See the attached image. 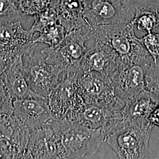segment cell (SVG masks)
Wrapping results in <instances>:
<instances>
[{"mask_svg": "<svg viewBox=\"0 0 159 159\" xmlns=\"http://www.w3.org/2000/svg\"><path fill=\"white\" fill-rule=\"evenodd\" d=\"M146 90L159 96V64L153 61L146 74Z\"/></svg>", "mask_w": 159, "mask_h": 159, "instance_id": "obj_23", "label": "cell"}, {"mask_svg": "<svg viewBox=\"0 0 159 159\" xmlns=\"http://www.w3.org/2000/svg\"><path fill=\"white\" fill-rule=\"evenodd\" d=\"M133 21L138 30L150 33L159 26L158 8L139 7L135 9Z\"/></svg>", "mask_w": 159, "mask_h": 159, "instance_id": "obj_19", "label": "cell"}, {"mask_svg": "<svg viewBox=\"0 0 159 159\" xmlns=\"http://www.w3.org/2000/svg\"><path fill=\"white\" fill-rule=\"evenodd\" d=\"M1 78L14 100L37 95L29 87L25 77L23 57L11 60L1 75Z\"/></svg>", "mask_w": 159, "mask_h": 159, "instance_id": "obj_15", "label": "cell"}, {"mask_svg": "<svg viewBox=\"0 0 159 159\" xmlns=\"http://www.w3.org/2000/svg\"><path fill=\"white\" fill-rule=\"evenodd\" d=\"M67 34L66 29L60 23H51L40 30L35 42L38 44L44 43L50 46H56Z\"/></svg>", "mask_w": 159, "mask_h": 159, "instance_id": "obj_21", "label": "cell"}, {"mask_svg": "<svg viewBox=\"0 0 159 159\" xmlns=\"http://www.w3.org/2000/svg\"><path fill=\"white\" fill-rule=\"evenodd\" d=\"M90 27L88 25L69 32L57 45L41 50L48 63L61 68L63 74L83 73L81 63L87 50Z\"/></svg>", "mask_w": 159, "mask_h": 159, "instance_id": "obj_3", "label": "cell"}, {"mask_svg": "<svg viewBox=\"0 0 159 159\" xmlns=\"http://www.w3.org/2000/svg\"><path fill=\"white\" fill-rule=\"evenodd\" d=\"M159 104V96L145 90L125 102L122 109L123 120L127 121L149 120L154 109Z\"/></svg>", "mask_w": 159, "mask_h": 159, "instance_id": "obj_18", "label": "cell"}, {"mask_svg": "<svg viewBox=\"0 0 159 159\" xmlns=\"http://www.w3.org/2000/svg\"><path fill=\"white\" fill-rule=\"evenodd\" d=\"M81 63L83 73L96 72L111 79L117 68V57L108 46L89 37Z\"/></svg>", "mask_w": 159, "mask_h": 159, "instance_id": "obj_12", "label": "cell"}, {"mask_svg": "<svg viewBox=\"0 0 159 159\" xmlns=\"http://www.w3.org/2000/svg\"><path fill=\"white\" fill-rule=\"evenodd\" d=\"M12 114L30 131L46 125L54 119L48 98L38 95L14 100Z\"/></svg>", "mask_w": 159, "mask_h": 159, "instance_id": "obj_11", "label": "cell"}, {"mask_svg": "<svg viewBox=\"0 0 159 159\" xmlns=\"http://www.w3.org/2000/svg\"><path fill=\"white\" fill-rule=\"evenodd\" d=\"M51 121L31 131L27 159H61L59 139Z\"/></svg>", "mask_w": 159, "mask_h": 159, "instance_id": "obj_13", "label": "cell"}, {"mask_svg": "<svg viewBox=\"0 0 159 159\" xmlns=\"http://www.w3.org/2000/svg\"><path fill=\"white\" fill-rule=\"evenodd\" d=\"M36 33L23 29L22 23L0 24V56L8 61L35 51Z\"/></svg>", "mask_w": 159, "mask_h": 159, "instance_id": "obj_10", "label": "cell"}, {"mask_svg": "<svg viewBox=\"0 0 159 159\" xmlns=\"http://www.w3.org/2000/svg\"><path fill=\"white\" fill-rule=\"evenodd\" d=\"M149 121L153 125L159 127V104L154 109L153 112L150 114Z\"/></svg>", "mask_w": 159, "mask_h": 159, "instance_id": "obj_28", "label": "cell"}, {"mask_svg": "<svg viewBox=\"0 0 159 159\" xmlns=\"http://www.w3.org/2000/svg\"><path fill=\"white\" fill-rule=\"evenodd\" d=\"M83 17L90 27L129 22L135 14L123 0H83Z\"/></svg>", "mask_w": 159, "mask_h": 159, "instance_id": "obj_9", "label": "cell"}, {"mask_svg": "<svg viewBox=\"0 0 159 159\" xmlns=\"http://www.w3.org/2000/svg\"><path fill=\"white\" fill-rule=\"evenodd\" d=\"M9 61H8L3 57L0 56V76H1V75L4 71Z\"/></svg>", "mask_w": 159, "mask_h": 159, "instance_id": "obj_29", "label": "cell"}, {"mask_svg": "<svg viewBox=\"0 0 159 159\" xmlns=\"http://www.w3.org/2000/svg\"><path fill=\"white\" fill-rule=\"evenodd\" d=\"M31 131L28 127L12 114L0 115V139L12 143L27 159V148Z\"/></svg>", "mask_w": 159, "mask_h": 159, "instance_id": "obj_16", "label": "cell"}, {"mask_svg": "<svg viewBox=\"0 0 159 159\" xmlns=\"http://www.w3.org/2000/svg\"><path fill=\"white\" fill-rule=\"evenodd\" d=\"M123 120L122 110H114L94 104H86L77 121L94 130H101L106 136Z\"/></svg>", "mask_w": 159, "mask_h": 159, "instance_id": "obj_14", "label": "cell"}, {"mask_svg": "<svg viewBox=\"0 0 159 159\" xmlns=\"http://www.w3.org/2000/svg\"><path fill=\"white\" fill-rule=\"evenodd\" d=\"M154 61L159 57V33H150L139 39Z\"/></svg>", "mask_w": 159, "mask_h": 159, "instance_id": "obj_24", "label": "cell"}, {"mask_svg": "<svg viewBox=\"0 0 159 159\" xmlns=\"http://www.w3.org/2000/svg\"><path fill=\"white\" fill-rule=\"evenodd\" d=\"M83 0H51L59 23L67 33L87 25L83 17Z\"/></svg>", "mask_w": 159, "mask_h": 159, "instance_id": "obj_17", "label": "cell"}, {"mask_svg": "<svg viewBox=\"0 0 159 159\" xmlns=\"http://www.w3.org/2000/svg\"><path fill=\"white\" fill-rule=\"evenodd\" d=\"M133 20L125 23L90 27L89 37L110 48L117 59L149 54L134 33Z\"/></svg>", "mask_w": 159, "mask_h": 159, "instance_id": "obj_4", "label": "cell"}, {"mask_svg": "<svg viewBox=\"0 0 159 159\" xmlns=\"http://www.w3.org/2000/svg\"><path fill=\"white\" fill-rule=\"evenodd\" d=\"M80 75L63 74L61 82L48 97L49 106L55 119L77 121L86 104L77 81Z\"/></svg>", "mask_w": 159, "mask_h": 159, "instance_id": "obj_6", "label": "cell"}, {"mask_svg": "<svg viewBox=\"0 0 159 159\" xmlns=\"http://www.w3.org/2000/svg\"><path fill=\"white\" fill-rule=\"evenodd\" d=\"M154 61L155 63H157V64H159V57H157Z\"/></svg>", "mask_w": 159, "mask_h": 159, "instance_id": "obj_30", "label": "cell"}, {"mask_svg": "<svg viewBox=\"0 0 159 159\" xmlns=\"http://www.w3.org/2000/svg\"><path fill=\"white\" fill-rule=\"evenodd\" d=\"M61 148V159H82L99 150L106 135L101 130L91 129L78 121L54 119Z\"/></svg>", "mask_w": 159, "mask_h": 159, "instance_id": "obj_1", "label": "cell"}, {"mask_svg": "<svg viewBox=\"0 0 159 159\" xmlns=\"http://www.w3.org/2000/svg\"><path fill=\"white\" fill-rule=\"evenodd\" d=\"M51 0H20L23 11L26 16H35L46 10Z\"/></svg>", "mask_w": 159, "mask_h": 159, "instance_id": "obj_22", "label": "cell"}, {"mask_svg": "<svg viewBox=\"0 0 159 159\" xmlns=\"http://www.w3.org/2000/svg\"><path fill=\"white\" fill-rule=\"evenodd\" d=\"M153 126L149 120L123 121L106 136L105 142L120 159H143Z\"/></svg>", "mask_w": 159, "mask_h": 159, "instance_id": "obj_2", "label": "cell"}, {"mask_svg": "<svg viewBox=\"0 0 159 159\" xmlns=\"http://www.w3.org/2000/svg\"><path fill=\"white\" fill-rule=\"evenodd\" d=\"M23 68L29 87L37 95L48 98L63 77V70L48 63L41 51L23 57Z\"/></svg>", "mask_w": 159, "mask_h": 159, "instance_id": "obj_7", "label": "cell"}, {"mask_svg": "<svg viewBox=\"0 0 159 159\" xmlns=\"http://www.w3.org/2000/svg\"><path fill=\"white\" fill-rule=\"evenodd\" d=\"M126 6L133 10L139 7L159 8V0H123Z\"/></svg>", "mask_w": 159, "mask_h": 159, "instance_id": "obj_27", "label": "cell"}, {"mask_svg": "<svg viewBox=\"0 0 159 159\" xmlns=\"http://www.w3.org/2000/svg\"><path fill=\"white\" fill-rule=\"evenodd\" d=\"M153 61L150 54L117 59L111 80L117 94L125 102L146 90V74Z\"/></svg>", "mask_w": 159, "mask_h": 159, "instance_id": "obj_5", "label": "cell"}, {"mask_svg": "<svg viewBox=\"0 0 159 159\" xmlns=\"http://www.w3.org/2000/svg\"><path fill=\"white\" fill-rule=\"evenodd\" d=\"M86 104H94L121 110L125 101L120 97L111 79L96 72L83 73L77 79Z\"/></svg>", "mask_w": 159, "mask_h": 159, "instance_id": "obj_8", "label": "cell"}, {"mask_svg": "<svg viewBox=\"0 0 159 159\" xmlns=\"http://www.w3.org/2000/svg\"><path fill=\"white\" fill-rule=\"evenodd\" d=\"M0 159H24L21 151L12 143L0 139Z\"/></svg>", "mask_w": 159, "mask_h": 159, "instance_id": "obj_26", "label": "cell"}, {"mask_svg": "<svg viewBox=\"0 0 159 159\" xmlns=\"http://www.w3.org/2000/svg\"><path fill=\"white\" fill-rule=\"evenodd\" d=\"M14 100L0 76V115L12 114Z\"/></svg>", "mask_w": 159, "mask_h": 159, "instance_id": "obj_25", "label": "cell"}, {"mask_svg": "<svg viewBox=\"0 0 159 159\" xmlns=\"http://www.w3.org/2000/svg\"><path fill=\"white\" fill-rule=\"evenodd\" d=\"M26 17L21 9L20 0H0V24L23 23Z\"/></svg>", "mask_w": 159, "mask_h": 159, "instance_id": "obj_20", "label": "cell"}]
</instances>
